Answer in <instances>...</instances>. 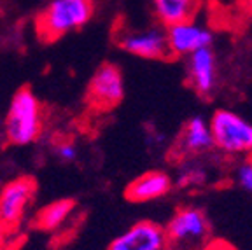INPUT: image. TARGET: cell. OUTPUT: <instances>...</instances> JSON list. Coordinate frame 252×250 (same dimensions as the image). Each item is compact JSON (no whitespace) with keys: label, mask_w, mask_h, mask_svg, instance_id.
<instances>
[{"label":"cell","mask_w":252,"mask_h":250,"mask_svg":"<svg viewBox=\"0 0 252 250\" xmlns=\"http://www.w3.org/2000/svg\"><path fill=\"white\" fill-rule=\"evenodd\" d=\"M93 11V0H51L35 18L37 35L44 42H53L84 27Z\"/></svg>","instance_id":"obj_1"},{"label":"cell","mask_w":252,"mask_h":250,"mask_svg":"<svg viewBox=\"0 0 252 250\" xmlns=\"http://www.w3.org/2000/svg\"><path fill=\"white\" fill-rule=\"evenodd\" d=\"M42 131V112L37 96L23 88L12 96L5 118V135L14 145H28L35 142Z\"/></svg>","instance_id":"obj_2"},{"label":"cell","mask_w":252,"mask_h":250,"mask_svg":"<svg viewBox=\"0 0 252 250\" xmlns=\"http://www.w3.org/2000/svg\"><path fill=\"white\" fill-rule=\"evenodd\" d=\"M170 250H201L209 242V220L198 208L186 207L173 214L165 227Z\"/></svg>","instance_id":"obj_3"},{"label":"cell","mask_w":252,"mask_h":250,"mask_svg":"<svg viewBox=\"0 0 252 250\" xmlns=\"http://www.w3.org/2000/svg\"><path fill=\"white\" fill-rule=\"evenodd\" d=\"M214 145L228 154H252V123L233 110L219 109L210 119Z\"/></svg>","instance_id":"obj_4"},{"label":"cell","mask_w":252,"mask_h":250,"mask_svg":"<svg viewBox=\"0 0 252 250\" xmlns=\"http://www.w3.org/2000/svg\"><path fill=\"white\" fill-rule=\"evenodd\" d=\"M35 194V180L20 177L0 191V224L5 231H14L23 220L27 207Z\"/></svg>","instance_id":"obj_5"},{"label":"cell","mask_w":252,"mask_h":250,"mask_svg":"<svg viewBox=\"0 0 252 250\" xmlns=\"http://www.w3.org/2000/svg\"><path fill=\"white\" fill-rule=\"evenodd\" d=\"M118 44L126 53L144 60H163L170 55L166 30L158 25L140 30H125L118 35Z\"/></svg>","instance_id":"obj_6"},{"label":"cell","mask_w":252,"mask_h":250,"mask_svg":"<svg viewBox=\"0 0 252 250\" xmlns=\"http://www.w3.org/2000/svg\"><path fill=\"white\" fill-rule=\"evenodd\" d=\"M125 98V81L121 70L116 65L98 66L88 86V100L98 110H110L121 103Z\"/></svg>","instance_id":"obj_7"},{"label":"cell","mask_w":252,"mask_h":250,"mask_svg":"<svg viewBox=\"0 0 252 250\" xmlns=\"http://www.w3.org/2000/svg\"><path fill=\"white\" fill-rule=\"evenodd\" d=\"M107 250H170L165 227L153 220H140L116 236Z\"/></svg>","instance_id":"obj_8"},{"label":"cell","mask_w":252,"mask_h":250,"mask_svg":"<svg viewBox=\"0 0 252 250\" xmlns=\"http://www.w3.org/2000/svg\"><path fill=\"white\" fill-rule=\"evenodd\" d=\"M166 39L172 56H189L198 49L212 46L214 35L207 27L193 20L166 27Z\"/></svg>","instance_id":"obj_9"},{"label":"cell","mask_w":252,"mask_h":250,"mask_svg":"<svg viewBox=\"0 0 252 250\" xmlns=\"http://www.w3.org/2000/svg\"><path fill=\"white\" fill-rule=\"evenodd\" d=\"M188 77L198 94H212L217 84V63L212 47H203L188 56Z\"/></svg>","instance_id":"obj_10"},{"label":"cell","mask_w":252,"mask_h":250,"mask_svg":"<svg viewBox=\"0 0 252 250\" xmlns=\"http://www.w3.org/2000/svg\"><path fill=\"white\" fill-rule=\"evenodd\" d=\"M172 189V179L163 172H147L137 177L126 188V198L135 203H146L165 196Z\"/></svg>","instance_id":"obj_11"},{"label":"cell","mask_w":252,"mask_h":250,"mask_svg":"<svg viewBox=\"0 0 252 250\" xmlns=\"http://www.w3.org/2000/svg\"><path fill=\"white\" fill-rule=\"evenodd\" d=\"M181 151L186 154H201L214 147V137L210 123L203 118H193L184 125L179 138Z\"/></svg>","instance_id":"obj_12"},{"label":"cell","mask_w":252,"mask_h":250,"mask_svg":"<svg viewBox=\"0 0 252 250\" xmlns=\"http://www.w3.org/2000/svg\"><path fill=\"white\" fill-rule=\"evenodd\" d=\"M198 0H153L154 16L163 27L193 20Z\"/></svg>","instance_id":"obj_13"},{"label":"cell","mask_w":252,"mask_h":250,"mask_svg":"<svg viewBox=\"0 0 252 250\" xmlns=\"http://www.w3.org/2000/svg\"><path fill=\"white\" fill-rule=\"evenodd\" d=\"M74 210V203L70 199H58L46 205L39 214L35 215V227L44 231H55L70 217Z\"/></svg>","instance_id":"obj_14"},{"label":"cell","mask_w":252,"mask_h":250,"mask_svg":"<svg viewBox=\"0 0 252 250\" xmlns=\"http://www.w3.org/2000/svg\"><path fill=\"white\" fill-rule=\"evenodd\" d=\"M236 182L245 191L252 192V159H247L242 164H238V168H236Z\"/></svg>","instance_id":"obj_15"},{"label":"cell","mask_w":252,"mask_h":250,"mask_svg":"<svg viewBox=\"0 0 252 250\" xmlns=\"http://www.w3.org/2000/svg\"><path fill=\"white\" fill-rule=\"evenodd\" d=\"M55 154L62 161H74L77 157V147L72 140H62L56 144Z\"/></svg>","instance_id":"obj_16"},{"label":"cell","mask_w":252,"mask_h":250,"mask_svg":"<svg viewBox=\"0 0 252 250\" xmlns=\"http://www.w3.org/2000/svg\"><path fill=\"white\" fill-rule=\"evenodd\" d=\"M201 250H235L229 243L220 242V240H214V242H207Z\"/></svg>","instance_id":"obj_17"},{"label":"cell","mask_w":252,"mask_h":250,"mask_svg":"<svg viewBox=\"0 0 252 250\" xmlns=\"http://www.w3.org/2000/svg\"><path fill=\"white\" fill-rule=\"evenodd\" d=\"M4 227H2V224H0V245H2V240H4V238H2V235H4Z\"/></svg>","instance_id":"obj_18"}]
</instances>
